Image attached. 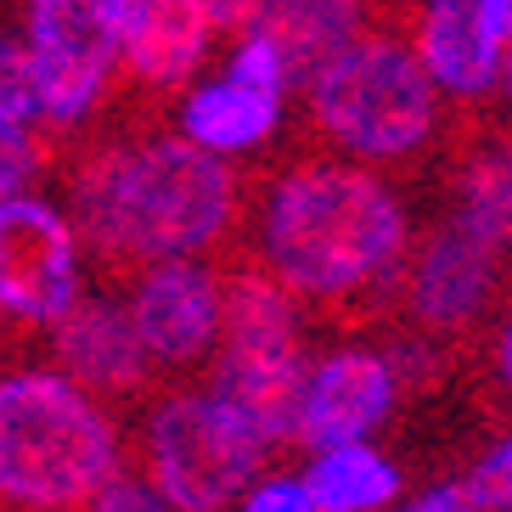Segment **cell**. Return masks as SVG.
<instances>
[{"instance_id":"8992f818","label":"cell","mask_w":512,"mask_h":512,"mask_svg":"<svg viewBox=\"0 0 512 512\" xmlns=\"http://www.w3.org/2000/svg\"><path fill=\"white\" fill-rule=\"evenodd\" d=\"M124 6L130 0H29L23 46L34 62L40 119L79 124L102 102L107 74L119 68Z\"/></svg>"},{"instance_id":"cb8c5ba5","label":"cell","mask_w":512,"mask_h":512,"mask_svg":"<svg viewBox=\"0 0 512 512\" xmlns=\"http://www.w3.org/2000/svg\"><path fill=\"white\" fill-rule=\"evenodd\" d=\"M242 512H316L304 479H254L242 490Z\"/></svg>"},{"instance_id":"3957f363","label":"cell","mask_w":512,"mask_h":512,"mask_svg":"<svg viewBox=\"0 0 512 512\" xmlns=\"http://www.w3.org/2000/svg\"><path fill=\"white\" fill-rule=\"evenodd\" d=\"M119 473V434L68 372L0 377V501L23 512H79Z\"/></svg>"},{"instance_id":"52a82bcc","label":"cell","mask_w":512,"mask_h":512,"mask_svg":"<svg viewBox=\"0 0 512 512\" xmlns=\"http://www.w3.org/2000/svg\"><path fill=\"white\" fill-rule=\"evenodd\" d=\"M74 299L79 226L46 197H0V316L57 321Z\"/></svg>"},{"instance_id":"5bb4252c","label":"cell","mask_w":512,"mask_h":512,"mask_svg":"<svg viewBox=\"0 0 512 512\" xmlns=\"http://www.w3.org/2000/svg\"><path fill=\"white\" fill-rule=\"evenodd\" d=\"M214 23L203 0H130L124 6V40L119 62L141 85H186L197 74V62L209 57Z\"/></svg>"},{"instance_id":"2e32d148","label":"cell","mask_w":512,"mask_h":512,"mask_svg":"<svg viewBox=\"0 0 512 512\" xmlns=\"http://www.w3.org/2000/svg\"><path fill=\"white\" fill-rule=\"evenodd\" d=\"M254 29L282 51L287 79L304 85L332 51H344L366 29V0H265Z\"/></svg>"},{"instance_id":"d6986e66","label":"cell","mask_w":512,"mask_h":512,"mask_svg":"<svg viewBox=\"0 0 512 512\" xmlns=\"http://www.w3.org/2000/svg\"><path fill=\"white\" fill-rule=\"evenodd\" d=\"M456 220H467V226L479 231V237H490L496 248L512 242V136L496 141L479 164L467 169L462 214H456Z\"/></svg>"},{"instance_id":"9c48e42d","label":"cell","mask_w":512,"mask_h":512,"mask_svg":"<svg viewBox=\"0 0 512 512\" xmlns=\"http://www.w3.org/2000/svg\"><path fill=\"white\" fill-rule=\"evenodd\" d=\"M124 310H130L152 361H197L220 338V276L197 265V254L152 259V271L136 282Z\"/></svg>"},{"instance_id":"7c38bea8","label":"cell","mask_w":512,"mask_h":512,"mask_svg":"<svg viewBox=\"0 0 512 512\" xmlns=\"http://www.w3.org/2000/svg\"><path fill=\"white\" fill-rule=\"evenodd\" d=\"M394 411V366L372 349H338L310 366L299 411V445H344L372 439Z\"/></svg>"},{"instance_id":"5b68a950","label":"cell","mask_w":512,"mask_h":512,"mask_svg":"<svg viewBox=\"0 0 512 512\" xmlns=\"http://www.w3.org/2000/svg\"><path fill=\"white\" fill-rule=\"evenodd\" d=\"M265 439L209 389L169 394L147 422V479L175 512H226L265 467Z\"/></svg>"},{"instance_id":"7a4b0ae2","label":"cell","mask_w":512,"mask_h":512,"mask_svg":"<svg viewBox=\"0 0 512 512\" xmlns=\"http://www.w3.org/2000/svg\"><path fill=\"white\" fill-rule=\"evenodd\" d=\"M406 248V209L372 169L304 164L265 197L259 254L293 299H344Z\"/></svg>"},{"instance_id":"603a6c76","label":"cell","mask_w":512,"mask_h":512,"mask_svg":"<svg viewBox=\"0 0 512 512\" xmlns=\"http://www.w3.org/2000/svg\"><path fill=\"white\" fill-rule=\"evenodd\" d=\"M79 512H175V507L158 496V484L152 479H124V473H113V479H107Z\"/></svg>"},{"instance_id":"d4e9b609","label":"cell","mask_w":512,"mask_h":512,"mask_svg":"<svg viewBox=\"0 0 512 512\" xmlns=\"http://www.w3.org/2000/svg\"><path fill=\"white\" fill-rule=\"evenodd\" d=\"M203 6H209L214 34H248V29H254V17H259V6H265V0H203Z\"/></svg>"},{"instance_id":"ac0fdd59","label":"cell","mask_w":512,"mask_h":512,"mask_svg":"<svg viewBox=\"0 0 512 512\" xmlns=\"http://www.w3.org/2000/svg\"><path fill=\"white\" fill-rule=\"evenodd\" d=\"M299 338V310L276 276L237 271L220 282V344H293Z\"/></svg>"},{"instance_id":"4fadbf2b","label":"cell","mask_w":512,"mask_h":512,"mask_svg":"<svg viewBox=\"0 0 512 512\" xmlns=\"http://www.w3.org/2000/svg\"><path fill=\"white\" fill-rule=\"evenodd\" d=\"M51 344H57V361L74 383L107 394H130L152 366L130 310L113 299H74L51 321Z\"/></svg>"},{"instance_id":"ba28073f","label":"cell","mask_w":512,"mask_h":512,"mask_svg":"<svg viewBox=\"0 0 512 512\" xmlns=\"http://www.w3.org/2000/svg\"><path fill=\"white\" fill-rule=\"evenodd\" d=\"M287 91H293V79L282 68V51L259 29H248V34H237V51H231L226 74L197 85L181 102V136L220 152V158L254 152L276 136Z\"/></svg>"},{"instance_id":"8fae6325","label":"cell","mask_w":512,"mask_h":512,"mask_svg":"<svg viewBox=\"0 0 512 512\" xmlns=\"http://www.w3.org/2000/svg\"><path fill=\"white\" fill-rule=\"evenodd\" d=\"M304 383H310V361L299 338L293 344H220L209 394H220L265 445H299Z\"/></svg>"},{"instance_id":"4316f807","label":"cell","mask_w":512,"mask_h":512,"mask_svg":"<svg viewBox=\"0 0 512 512\" xmlns=\"http://www.w3.org/2000/svg\"><path fill=\"white\" fill-rule=\"evenodd\" d=\"M496 91H507V102H512V6H507V34H501V74H496Z\"/></svg>"},{"instance_id":"9a60e30c","label":"cell","mask_w":512,"mask_h":512,"mask_svg":"<svg viewBox=\"0 0 512 512\" xmlns=\"http://www.w3.org/2000/svg\"><path fill=\"white\" fill-rule=\"evenodd\" d=\"M496 242L479 237L467 220H451L428 248H422L417 271H411V310L428 327H462L479 316L484 293L496 282Z\"/></svg>"},{"instance_id":"7402d4cb","label":"cell","mask_w":512,"mask_h":512,"mask_svg":"<svg viewBox=\"0 0 512 512\" xmlns=\"http://www.w3.org/2000/svg\"><path fill=\"white\" fill-rule=\"evenodd\" d=\"M462 490H467V501H473V507L512 512V434L501 439V445L484 456L479 467H473V479H467Z\"/></svg>"},{"instance_id":"44dd1931","label":"cell","mask_w":512,"mask_h":512,"mask_svg":"<svg viewBox=\"0 0 512 512\" xmlns=\"http://www.w3.org/2000/svg\"><path fill=\"white\" fill-rule=\"evenodd\" d=\"M34 175H40V141H34V124L0 113V197L23 192Z\"/></svg>"},{"instance_id":"277c9868","label":"cell","mask_w":512,"mask_h":512,"mask_svg":"<svg viewBox=\"0 0 512 512\" xmlns=\"http://www.w3.org/2000/svg\"><path fill=\"white\" fill-rule=\"evenodd\" d=\"M310 113L355 158H406L434 136L439 85L428 79L417 46L394 34H355L304 79Z\"/></svg>"},{"instance_id":"30bf717a","label":"cell","mask_w":512,"mask_h":512,"mask_svg":"<svg viewBox=\"0 0 512 512\" xmlns=\"http://www.w3.org/2000/svg\"><path fill=\"white\" fill-rule=\"evenodd\" d=\"M507 6L512 0H422L417 57L445 96L473 102L496 91Z\"/></svg>"},{"instance_id":"6da1fadb","label":"cell","mask_w":512,"mask_h":512,"mask_svg":"<svg viewBox=\"0 0 512 512\" xmlns=\"http://www.w3.org/2000/svg\"><path fill=\"white\" fill-rule=\"evenodd\" d=\"M237 181L220 152L186 136L102 152L74 181V226L107 254L181 259L203 254L231 226Z\"/></svg>"},{"instance_id":"484cf974","label":"cell","mask_w":512,"mask_h":512,"mask_svg":"<svg viewBox=\"0 0 512 512\" xmlns=\"http://www.w3.org/2000/svg\"><path fill=\"white\" fill-rule=\"evenodd\" d=\"M456 501H467V490H462V484H439V490H428V496L406 501V507H394V512H451ZM383 512H389V507H383Z\"/></svg>"},{"instance_id":"e0dca14e","label":"cell","mask_w":512,"mask_h":512,"mask_svg":"<svg viewBox=\"0 0 512 512\" xmlns=\"http://www.w3.org/2000/svg\"><path fill=\"white\" fill-rule=\"evenodd\" d=\"M299 479L316 501V512H383L400 496V467L383 451H372V439L321 445Z\"/></svg>"},{"instance_id":"ffe728a7","label":"cell","mask_w":512,"mask_h":512,"mask_svg":"<svg viewBox=\"0 0 512 512\" xmlns=\"http://www.w3.org/2000/svg\"><path fill=\"white\" fill-rule=\"evenodd\" d=\"M0 113L6 119H40V91H34V62L23 34H0Z\"/></svg>"},{"instance_id":"83f0119b","label":"cell","mask_w":512,"mask_h":512,"mask_svg":"<svg viewBox=\"0 0 512 512\" xmlns=\"http://www.w3.org/2000/svg\"><path fill=\"white\" fill-rule=\"evenodd\" d=\"M501 372H507V383H512V327H507V338H501Z\"/></svg>"}]
</instances>
